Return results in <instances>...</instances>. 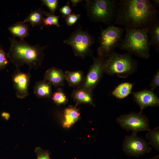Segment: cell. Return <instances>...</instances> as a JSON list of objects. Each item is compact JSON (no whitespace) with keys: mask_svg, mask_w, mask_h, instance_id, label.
<instances>
[{"mask_svg":"<svg viewBox=\"0 0 159 159\" xmlns=\"http://www.w3.org/2000/svg\"><path fill=\"white\" fill-rule=\"evenodd\" d=\"M82 0H70V1L72 3L73 6H76L79 3L82 2Z\"/></svg>","mask_w":159,"mask_h":159,"instance_id":"obj_32","label":"cell"},{"mask_svg":"<svg viewBox=\"0 0 159 159\" xmlns=\"http://www.w3.org/2000/svg\"><path fill=\"white\" fill-rule=\"evenodd\" d=\"M151 145L157 151H159V127H157L148 131L145 136Z\"/></svg>","mask_w":159,"mask_h":159,"instance_id":"obj_22","label":"cell"},{"mask_svg":"<svg viewBox=\"0 0 159 159\" xmlns=\"http://www.w3.org/2000/svg\"><path fill=\"white\" fill-rule=\"evenodd\" d=\"M34 152L36 155L37 159H50V153L49 150H44L41 147H38L35 148Z\"/></svg>","mask_w":159,"mask_h":159,"instance_id":"obj_25","label":"cell"},{"mask_svg":"<svg viewBox=\"0 0 159 159\" xmlns=\"http://www.w3.org/2000/svg\"><path fill=\"white\" fill-rule=\"evenodd\" d=\"M135 101L140 108V112L148 106L157 107L159 105V99L151 90H144L132 92Z\"/></svg>","mask_w":159,"mask_h":159,"instance_id":"obj_12","label":"cell"},{"mask_svg":"<svg viewBox=\"0 0 159 159\" xmlns=\"http://www.w3.org/2000/svg\"><path fill=\"white\" fill-rule=\"evenodd\" d=\"M20 68H16L12 75L13 87L16 91L18 98H25L29 95L28 87L30 83L31 74L29 71L24 73L20 70Z\"/></svg>","mask_w":159,"mask_h":159,"instance_id":"obj_11","label":"cell"},{"mask_svg":"<svg viewBox=\"0 0 159 159\" xmlns=\"http://www.w3.org/2000/svg\"><path fill=\"white\" fill-rule=\"evenodd\" d=\"M44 14L47 17L43 19V24L41 27V29H42L45 26L54 25L57 27H60L59 22V16L55 15L50 12L45 11H44Z\"/></svg>","mask_w":159,"mask_h":159,"instance_id":"obj_24","label":"cell"},{"mask_svg":"<svg viewBox=\"0 0 159 159\" xmlns=\"http://www.w3.org/2000/svg\"><path fill=\"white\" fill-rule=\"evenodd\" d=\"M9 63L4 51L2 47L0 46V70L4 69Z\"/></svg>","mask_w":159,"mask_h":159,"instance_id":"obj_27","label":"cell"},{"mask_svg":"<svg viewBox=\"0 0 159 159\" xmlns=\"http://www.w3.org/2000/svg\"><path fill=\"white\" fill-rule=\"evenodd\" d=\"M34 92L38 98H51L52 94V85L44 80L37 82L34 87Z\"/></svg>","mask_w":159,"mask_h":159,"instance_id":"obj_17","label":"cell"},{"mask_svg":"<svg viewBox=\"0 0 159 159\" xmlns=\"http://www.w3.org/2000/svg\"><path fill=\"white\" fill-rule=\"evenodd\" d=\"M117 123L127 131L137 133L140 131H149L150 129L148 118L142 113L131 112L122 115L116 119Z\"/></svg>","mask_w":159,"mask_h":159,"instance_id":"obj_8","label":"cell"},{"mask_svg":"<svg viewBox=\"0 0 159 159\" xmlns=\"http://www.w3.org/2000/svg\"><path fill=\"white\" fill-rule=\"evenodd\" d=\"M150 90L153 92L155 89L159 86V70L158 69L154 76L150 84Z\"/></svg>","mask_w":159,"mask_h":159,"instance_id":"obj_29","label":"cell"},{"mask_svg":"<svg viewBox=\"0 0 159 159\" xmlns=\"http://www.w3.org/2000/svg\"><path fill=\"white\" fill-rule=\"evenodd\" d=\"M2 116L6 120H8L10 116V114L8 112H3L1 114Z\"/></svg>","mask_w":159,"mask_h":159,"instance_id":"obj_33","label":"cell"},{"mask_svg":"<svg viewBox=\"0 0 159 159\" xmlns=\"http://www.w3.org/2000/svg\"><path fill=\"white\" fill-rule=\"evenodd\" d=\"M63 42L71 47L75 56L84 58L92 54L91 47L95 42V38L87 31L79 28Z\"/></svg>","mask_w":159,"mask_h":159,"instance_id":"obj_7","label":"cell"},{"mask_svg":"<svg viewBox=\"0 0 159 159\" xmlns=\"http://www.w3.org/2000/svg\"><path fill=\"white\" fill-rule=\"evenodd\" d=\"M50 100H53L54 102L57 105H64L68 102L66 95L60 87L58 88L52 94Z\"/></svg>","mask_w":159,"mask_h":159,"instance_id":"obj_23","label":"cell"},{"mask_svg":"<svg viewBox=\"0 0 159 159\" xmlns=\"http://www.w3.org/2000/svg\"><path fill=\"white\" fill-rule=\"evenodd\" d=\"M43 4L49 9L50 13L54 14L57 9L59 1L57 0H42Z\"/></svg>","mask_w":159,"mask_h":159,"instance_id":"obj_26","label":"cell"},{"mask_svg":"<svg viewBox=\"0 0 159 159\" xmlns=\"http://www.w3.org/2000/svg\"><path fill=\"white\" fill-rule=\"evenodd\" d=\"M44 79L56 88L64 86L65 80V74L62 70L54 67H51L46 71Z\"/></svg>","mask_w":159,"mask_h":159,"instance_id":"obj_13","label":"cell"},{"mask_svg":"<svg viewBox=\"0 0 159 159\" xmlns=\"http://www.w3.org/2000/svg\"><path fill=\"white\" fill-rule=\"evenodd\" d=\"M149 43L157 53L159 51V19L148 26Z\"/></svg>","mask_w":159,"mask_h":159,"instance_id":"obj_16","label":"cell"},{"mask_svg":"<svg viewBox=\"0 0 159 159\" xmlns=\"http://www.w3.org/2000/svg\"><path fill=\"white\" fill-rule=\"evenodd\" d=\"M125 36L118 47L141 58L150 56L148 26L141 29L125 28Z\"/></svg>","mask_w":159,"mask_h":159,"instance_id":"obj_3","label":"cell"},{"mask_svg":"<svg viewBox=\"0 0 159 159\" xmlns=\"http://www.w3.org/2000/svg\"><path fill=\"white\" fill-rule=\"evenodd\" d=\"M92 92H90L80 87L74 89L71 96L76 103V105L81 104H88L95 106L93 99Z\"/></svg>","mask_w":159,"mask_h":159,"instance_id":"obj_14","label":"cell"},{"mask_svg":"<svg viewBox=\"0 0 159 159\" xmlns=\"http://www.w3.org/2000/svg\"><path fill=\"white\" fill-rule=\"evenodd\" d=\"M85 6L91 21L110 25L114 21L118 7V0H87Z\"/></svg>","mask_w":159,"mask_h":159,"instance_id":"obj_4","label":"cell"},{"mask_svg":"<svg viewBox=\"0 0 159 159\" xmlns=\"http://www.w3.org/2000/svg\"><path fill=\"white\" fill-rule=\"evenodd\" d=\"M159 14L150 0H119L114 22L125 28L141 29L159 19Z\"/></svg>","mask_w":159,"mask_h":159,"instance_id":"obj_1","label":"cell"},{"mask_svg":"<svg viewBox=\"0 0 159 159\" xmlns=\"http://www.w3.org/2000/svg\"><path fill=\"white\" fill-rule=\"evenodd\" d=\"M133 85L130 82L121 83L115 87L112 94L117 98L124 99L131 93Z\"/></svg>","mask_w":159,"mask_h":159,"instance_id":"obj_20","label":"cell"},{"mask_svg":"<svg viewBox=\"0 0 159 159\" xmlns=\"http://www.w3.org/2000/svg\"><path fill=\"white\" fill-rule=\"evenodd\" d=\"M151 3L155 8H157L159 6V0H150Z\"/></svg>","mask_w":159,"mask_h":159,"instance_id":"obj_31","label":"cell"},{"mask_svg":"<svg viewBox=\"0 0 159 159\" xmlns=\"http://www.w3.org/2000/svg\"><path fill=\"white\" fill-rule=\"evenodd\" d=\"M131 54L127 52L120 54L112 51L106 57L104 73L111 75L116 74L122 78L133 73L138 64Z\"/></svg>","mask_w":159,"mask_h":159,"instance_id":"obj_5","label":"cell"},{"mask_svg":"<svg viewBox=\"0 0 159 159\" xmlns=\"http://www.w3.org/2000/svg\"><path fill=\"white\" fill-rule=\"evenodd\" d=\"M137 133L132 132L131 135L126 136L123 141L122 149L127 155L138 158L149 153L152 148L145 139L139 137Z\"/></svg>","mask_w":159,"mask_h":159,"instance_id":"obj_10","label":"cell"},{"mask_svg":"<svg viewBox=\"0 0 159 159\" xmlns=\"http://www.w3.org/2000/svg\"><path fill=\"white\" fill-rule=\"evenodd\" d=\"M106 58L98 56L93 58V63L79 87L87 91L92 92L97 86L104 73Z\"/></svg>","mask_w":159,"mask_h":159,"instance_id":"obj_9","label":"cell"},{"mask_svg":"<svg viewBox=\"0 0 159 159\" xmlns=\"http://www.w3.org/2000/svg\"><path fill=\"white\" fill-rule=\"evenodd\" d=\"M44 11L42 10L41 7L37 10L32 11L23 22L25 23L29 22L33 27L41 25L43 24L44 19Z\"/></svg>","mask_w":159,"mask_h":159,"instance_id":"obj_21","label":"cell"},{"mask_svg":"<svg viewBox=\"0 0 159 159\" xmlns=\"http://www.w3.org/2000/svg\"><path fill=\"white\" fill-rule=\"evenodd\" d=\"M70 3L68 1L66 4L59 9L60 12L62 14V16L64 18L69 16L71 14L72 10L69 6Z\"/></svg>","mask_w":159,"mask_h":159,"instance_id":"obj_30","label":"cell"},{"mask_svg":"<svg viewBox=\"0 0 159 159\" xmlns=\"http://www.w3.org/2000/svg\"><path fill=\"white\" fill-rule=\"evenodd\" d=\"M149 159H159V155H157Z\"/></svg>","mask_w":159,"mask_h":159,"instance_id":"obj_34","label":"cell"},{"mask_svg":"<svg viewBox=\"0 0 159 159\" xmlns=\"http://www.w3.org/2000/svg\"><path fill=\"white\" fill-rule=\"evenodd\" d=\"M29 26L23 21H19L8 28V30L14 37L19 38L20 40H24L29 36Z\"/></svg>","mask_w":159,"mask_h":159,"instance_id":"obj_18","label":"cell"},{"mask_svg":"<svg viewBox=\"0 0 159 159\" xmlns=\"http://www.w3.org/2000/svg\"><path fill=\"white\" fill-rule=\"evenodd\" d=\"M124 32L123 28L113 24L109 25L105 29H102L98 39L99 46L97 49L98 56L107 57L118 47Z\"/></svg>","mask_w":159,"mask_h":159,"instance_id":"obj_6","label":"cell"},{"mask_svg":"<svg viewBox=\"0 0 159 159\" xmlns=\"http://www.w3.org/2000/svg\"><path fill=\"white\" fill-rule=\"evenodd\" d=\"M76 107L69 105L65 109L64 111V120L63 127L69 128L77 122L80 118L79 110Z\"/></svg>","mask_w":159,"mask_h":159,"instance_id":"obj_15","label":"cell"},{"mask_svg":"<svg viewBox=\"0 0 159 159\" xmlns=\"http://www.w3.org/2000/svg\"><path fill=\"white\" fill-rule=\"evenodd\" d=\"M65 79L69 85L71 87H80L82 84L85 77L81 71H66L64 73Z\"/></svg>","mask_w":159,"mask_h":159,"instance_id":"obj_19","label":"cell"},{"mask_svg":"<svg viewBox=\"0 0 159 159\" xmlns=\"http://www.w3.org/2000/svg\"><path fill=\"white\" fill-rule=\"evenodd\" d=\"M80 16V14H71L65 18L66 24L68 26H72L75 24Z\"/></svg>","mask_w":159,"mask_h":159,"instance_id":"obj_28","label":"cell"},{"mask_svg":"<svg viewBox=\"0 0 159 159\" xmlns=\"http://www.w3.org/2000/svg\"><path fill=\"white\" fill-rule=\"evenodd\" d=\"M10 45L7 57L16 68L26 64L29 71L37 69L41 65L45 56L43 51L48 45L42 47L39 44L32 45L24 40H18L15 37L9 38Z\"/></svg>","mask_w":159,"mask_h":159,"instance_id":"obj_2","label":"cell"}]
</instances>
